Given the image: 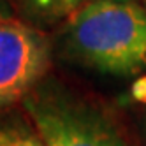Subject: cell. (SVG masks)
<instances>
[{
	"mask_svg": "<svg viewBox=\"0 0 146 146\" xmlns=\"http://www.w3.org/2000/svg\"><path fill=\"white\" fill-rule=\"evenodd\" d=\"M56 51L97 74L129 78L146 70V7L88 0L60 25Z\"/></svg>",
	"mask_w": 146,
	"mask_h": 146,
	"instance_id": "1",
	"label": "cell"
},
{
	"mask_svg": "<svg viewBox=\"0 0 146 146\" xmlns=\"http://www.w3.org/2000/svg\"><path fill=\"white\" fill-rule=\"evenodd\" d=\"M48 146H134L102 104L44 79L21 102Z\"/></svg>",
	"mask_w": 146,
	"mask_h": 146,
	"instance_id": "2",
	"label": "cell"
},
{
	"mask_svg": "<svg viewBox=\"0 0 146 146\" xmlns=\"http://www.w3.org/2000/svg\"><path fill=\"white\" fill-rule=\"evenodd\" d=\"M53 44L23 19L0 21V111L21 104L49 72Z\"/></svg>",
	"mask_w": 146,
	"mask_h": 146,
	"instance_id": "3",
	"label": "cell"
},
{
	"mask_svg": "<svg viewBox=\"0 0 146 146\" xmlns=\"http://www.w3.org/2000/svg\"><path fill=\"white\" fill-rule=\"evenodd\" d=\"M23 21L37 28L62 25L86 0H13Z\"/></svg>",
	"mask_w": 146,
	"mask_h": 146,
	"instance_id": "4",
	"label": "cell"
},
{
	"mask_svg": "<svg viewBox=\"0 0 146 146\" xmlns=\"http://www.w3.org/2000/svg\"><path fill=\"white\" fill-rule=\"evenodd\" d=\"M0 146H48L25 111H0Z\"/></svg>",
	"mask_w": 146,
	"mask_h": 146,
	"instance_id": "5",
	"label": "cell"
},
{
	"mask_svg": "<svg viewBox=\"0 0 146 146\" xmlns=\"http://www.w3.org/2000/svg\"><path fill=\"white\" fill-rule=\"evenodd\" d=\"M16 5L13 0H0V21H9V19H16Z\"/></svg>",
	"mask_w": 146,
	"mask_h": 146,
	"instance_id": "6",
	"label": "cell"
},
{
	"mask_svg": "<svg viewBox=\"0 0 146 146\" xmlns=\"http://www.w3.org/2000/svg\"><path fill=\"white\" fill-rule=\"evenodd\" d=\"M109 2H139V0H109Z\"/></svg>",
	"mask_w": 146,
	"mask_h": 146,
	"instance_id": "7",
	"label": "cell"
},
{
	"mask_svg": "<svg viewBox=\"0 0 146 146\" xmlns=\"http://www.w3.org/2000/svg\"><path fill=\"white\" fill-rule=\"evenodd\" d=\"M143 5H144V7H146V0H143Z\"/></svg>",
	"mask_w": 146,
	"mask_h": 146,
	"instance_id": "8",
	"label": "cell"
}]
</instances>
